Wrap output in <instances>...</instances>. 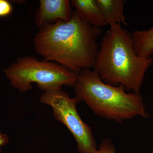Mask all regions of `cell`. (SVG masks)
<instances>
[{
  "label": "cell",
  "instance_id": "obj_6",
  "mask_svg": "<svg viewBox=\"0 0 153 153\" xmlns=\"http://www.w3.org/2000/svg\"><path fill=\"white\" fill-rule=\"evenodd\" d=\"M68 0H41L35 17L36 26L40 29L59 20L68 21L73 11Z\"/></svg>",
  "mask_w": 153,
  "mask_h": 153
},
{
  "label": "cell",
  "instance_id": "obj_5",
  "mask_svg": "<svg viewBox=\"0 0 153 153\" xmlns=\"http://www.w3.org/2000/svg\"><path fill=\"white\" fill-rule=\"evenodd\" d=\"M40 101L52 108L54 117L64 125L74 137L80 153H96L97 145L91 129L83 122L76 110L79 101L62 90L45 91Z\"/></svg>",
  "mask_w": 153,
  "mask_h": 153
},
{
  "label": "cell",
  "instance_id": "obj_9",
  "mask_svg": "<svg viewBox=\"0 0 153 153\" xmlns=\"http://www.w3.org/2000/svg\"><path fill=\"white\" fill-rule=\"evenodd\" d=\"M134 49L137 55L145 58L153 55V22L150 29L135 30L131 34Z\"/></svg>",
  "mask_w": 153,
  "mask_h": 153
},
{
  "label": "cell",
  "instance_id": "obj_1",
  "mask_svg": "<svg viewBox=\"0 0 153 153\" xmlns=\"http://www.w3.org/2000/svg\"><path fill=\"white\" fill-rule=\"evenodd\" d=\"M100 28L90 25L75 10L68 21L59 20L40 28L33 38L34 48L44 60L78 74L93 68Z\"/></svg>",
  "mask_w": 153,
  "mask_h": 153
},
{
  "label": "cell",
  "instance_id": "obj_8",
  "mask_svg": "<svg viewBox=\"0 0 153 153\" xmlns=\"http://www.w3.org/2000/svg\"><path fill=\"white\" fill-rule=\"evenodd\" d=\"M104 16L105 25L110 26L123 24L127 25L124 14L125 1L123 0H96Z\"/></svg>",
  "mask_w": 153,
  "mask_h": 153
},
{
  "label": "cell",
  "instance_id": "obj_3",
  "mask_svg": "<svg viewBox=\"0 0 153 153\" xmlns=\"http://www.w3.org/2000/svg\"><path fill=\"white\" fill-rule=\"evenodd\" d=\"M74 87L75 97L100 117L121 123L137 117H149L140 93L128 92L122 85L107 84L94 70L79 72Z\"/></svg>",
  "mask_w": 153,
  "mask_h": 153
},
{
  "label": "cell",
  "instance_id": "obj_11",
  "mask_svg": "<svg viewBox=\"0 0 153 153\" xmlns=\"http://www.w3.org/2000/svg\"><path fill=\"white\" fill-rule=\"evenodd\" d=\"M13 11L12 4L7 0H0V18L10 16Z\"/></svg>",
  "mask_w": 153,
  "mask_h": 153
},
{
  "label": "cell",
  "instance_id": "obj_13",
  "mask_svg": "<svg viewBox=\"0 0 153 153\" xmlns=\"http://www.w3.org/2000/svg\"><path fill=\"white\" fill-rule=\"evenodd\" d=\"M150 153H153V149L151 151V152Z\"/></svg>",
  "mask_w": 153,
  "mask_h": 153
},
{
  "label": "cell",
  "instance_id": "obj_2",
  "mask_svg": "<svg viewBox=\"0 0 153 153\" xmlns=\"http://www.w3.org/2000/svg\"><path fill=\"white\" fill-rule=\"evenodd\" d=\"M153 63V57L137 55L131 34L116 25L111 26L103 37L93 68L107 84L122 85L128 92L140 93Z\"/></svg>",
  "mask_w": 153,
  "mask_h": 153
},
{
  "label": "cell",
  "instance_id": "obj_12",
  "mask_svg": "<svg viewBox=\"0 0 153 153\" xmlns=\"http://www.w3.org/2000/svg\"><path fill=\"white\" fill-rule=\"evenodd\" d=\"M8 142V138L5 135L3 134L0 132V147L5 144Z\"/></svg>",
  "mask_w": 153,
  "mask_h": 153
},
{
  "label": "cell",
  "instance_id": "obj_10",
  "mask_svg": "<svg viewBox=\"0 0 153 153\" xmlns=\"http://www.w3.org/2000/svg\"><path fill=\"white\" fill-rule=\"evenodd\" d=\"M96 153H116L115 147L110 139L105 138L102 142Z\"/></svg>",
  "mask_w": 153,
  "mask_h": 153
},
{
  "label": "cell",
  "instance_id": "obj_4",
  "mask_svg": "<svg viewBox=\"0 0 153 153\" xmlns=\"http://www.w3.org/2000/svg\"><path fill=\"white\" fill-rule=\"evenodd\" d=\"M4 73L12 86L21 92L32 89L33 83L45 91L61 90L64 85L74 87L78 74L57 63L40 61L32 56L17 59Z\"/></svg>",
  "mask_w": 153,
  "mask_h": 153
},
{
  "label": "cell",
  "instance_id": "obj_7",
  "mask_svg": "<svg viewBox=\"0 0 153 153\" xmlns=\"http://www.w3.org/2000/svg\"><path fill=\"white\" fill-rule=\"evenodd\" d=\"M70 3L79 16L90 25L98 28L106 26L104 16L96 0H72Z\"/></svg>",
  "mask_w": 153,
  "mask_h": 153
}]
</instances>
